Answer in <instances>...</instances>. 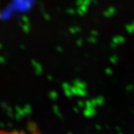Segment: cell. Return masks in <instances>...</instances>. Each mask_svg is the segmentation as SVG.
Masks as SVG:
<instances>
[{
	"label": "cell",
	"instance_id": "cell-1",
	"mask_svg": "<svg viewBox=\"0 0 134 134\" xmlns=\"http://www.w3.org/2000/svg\"><path fill=\"white\" fill-rule=\"evenodd\" d=\"M0 134H35V133H26V132H23V131L0 130Z\"/></svg>",
	"mask_w": 134,
	"mask_h": 134
}]
</instances>
